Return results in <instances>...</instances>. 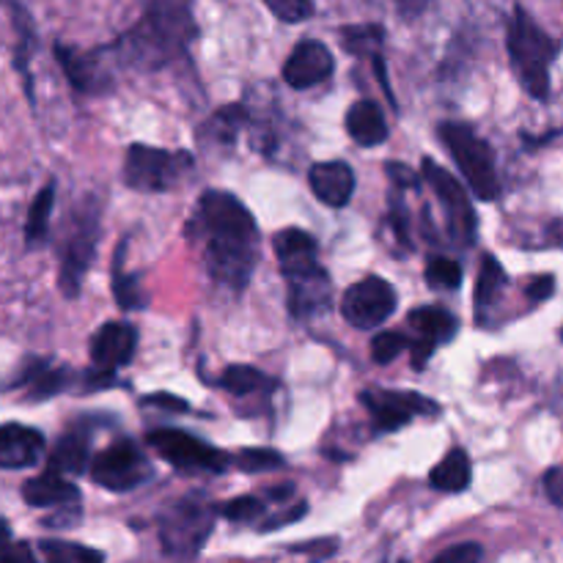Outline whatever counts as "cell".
<instances>
[{
    "instance_id": "cell-14",
    "label": "cell",
    "mask_w": 563,
    "mask_h": 563,
    "mask_svg": "<svg viewBox=\"0 0 563 563\" xmlns=\"http://www.w3.org/2000/svg\"><path fill=\"white\" fill-rule=\"evenodd\" d=\"M286 280V306L289 313L300 322L319 317L330 308L333 300V280L330 273L319 262L306 264V267H297L284 273Z\"/></svg>"
},
{
    "instance_id": "cell-24",
    "label": "cell",
    "mask_w": 563,
    "mask_h": 563,
    "mask_svg": "<svg viewBox=\"0 0 563 563\" xmlns=\"http://www.w3.org/2000/svg\"><path fill=\"white\" fill-rule=\"evenodd\" d=\"M273 251L275 256H278L280 273H289V269L319 262V245L317 240H313V234L306 229H297V225L280 229L278 234L273 236Z\"/></svg>"
},
{
    "instance_id": "cell-21",
    "label": "cell",
    "mask_w": 563,
    "mask_h": 563,
    "mask_svg": "<svg viewBox=\"0 0 563 563\" xmlns=\"http://www.w3.org/2000/svg\"><path fill=\"white\" fill-rule=\"evenodd\" d=\"M44 456V434L22 423L0 427V467L3 471H27Z\"/></svg>"
},
{
    "instance_id": "cell-44",
    "label": "cell",
    "mask_w": 563,
    "mask_h": 563,
    "mask_svg": "<svg viewBox=\"0 0 563 563\" xmlns=\"http://www.w3.org/2000/svg\"><path fill=\"white\" fill-rule=\"evenodd\" d=\"M555 291V275H537V278L528 280L526 297L531 302H544L550 300Z\"/></svg>"
},
{
    "instance_id": "cell-46",
    "label": "cell",
    "mask_w": 563,
    "mask_h": 563,
    "mask_svg": "<svg viewBox=\"0 0 563 563\" xmlns=\"http://www.w3.org/2000/svg\"><path fill=\"white\" fill-rule=\"evenodd\" d=\"M394 5L405 20H418L432 5V0H394Z\"/></svg>"
},
{
    "instance_id": "cell-10",
    "label": "cell",
    "mask_w": 563,
    "mask_h": 563,
    "mask_svg": "<svg viewBox=\"0 0 563 563\" xmlns=\"http://www.w3.org/2000/svg\"><path fill=\"white\" fill-rule=\"evenodd\" d=\"M421 174L429 181V187L434 190L438 201L445 209V225H449V236L462 247H471L476 242L478 234V218L476 209H473L471 196L462 187V181L451 174L449 168H443L440 163H434L432 157L421 159Z\"/></svg>"
},
{
    "instance_id": "cell-28",
    "label": "cell",
    "mask_w": 563,
    "mask_h": 563,
    "mask_svg": "<svg viewBox=\"0 0 563 563\" xmlns=\"http://www.w3.org/2000/svg\"><path fill=\"white\" fill-rule=\"evenodd\" d=\"M471 482L473 465L465 449H451L449 454H445V460L440 462V465H434L432 473H429V487L445 495L465 493V489L471 487Z\"/></svg>"
},
{
    "instance_id": "cell-38",
    "label": "cell",
    "mask_w": 563,
    "mask_h": 563,
    "mask_svg": "<svg viewBox=\"0 0 563 563\" xmlns=\"http://www.w3.org/2000/svg\"><path fill=\"white\" fill-rule=\"evenodd\" d=\"M262 3L267 5L275 20L286 22V25H300V22L311 20L317 11L313 0H262Z\"/></svg>"
},
{
    "instance_id": "cell-8",
    "label": "cell",
    "mask_w": 563,
    "mask_h": 563,
    "mask_svg": "<svg viewBox=\"0 0 563 563\" xmlns=\"http://www.w3.org/2000/svg\"><path fill=\"white\" fill-rule=\"evenodd\" d=\"M146 443L163 462L179 473H225L234 467V454L214 449L207 440L185 432V429H152Z\"/></svg>"
},
{
    "instance_id": "cell-22",
    "label": "cell",
    "mask_w": 563,
    "mask_h": 563,
    "mask_svg": "<svg viewBox=\"0 0 563 563\" xmlns=\"http://www.w3.org/2000/svg\"><path fill=\"white\" fill-rule=\"evenodd\" d=\"M253 124V113L247 104L231 102L225 108L214 110L207 121H203L201 130L196 132V137L207 146H234L240 132L245 126Z\"/></svg>"
},
{
    "instance_id": "cell-32",
    "label": "cell",
    "mask_w": 563,
    "mask_h": 563,
    "mask_svg": "<svg viewBox=\"0 0 563 563\" xmlns=\"http://www.w3.org/2000/svg\"><path fill=\"white\" fill-rule=\"evenodd\" d=\"M9 11H11V22H14L16 27V49H14V64L16 69H20V75L25 77V88H27V97L33 99V86H31V69H27V64H31V47H33V22L31 16H27V11L22 9L20 3H14V0H9Z\"/></svg>"
},
{
    "instance_id": "cell-13",
    "label": "cell",
    "mask_w": 563,
    "mask_h": 563,
    "mask_svg": "<svg viewBox=\"0 0 563 563\" xmlns=\"http://www.w3.org/2000/svg\"><path fill=\"white\" fill-rule=\"evenodd\" d=\"M399 308V295L379 275H366L352 284L341 297V317L357 330H374L388 322Z\"/></svg>"
},
{
    "instance_id": "cell-49",
    "label": "cell",
    "mask_w": 563,
    "mask_h": 563,
    "mask_svg": "<svg viewBox=\"0 0 563 563\" xmlns=\"http://www.w3.org/2000/svg\"><path fill=\"white\" fill-rule=\"evenodd\" d=\"M291 495H295V484H278V487H269L267 493H264V498L273 500V504H284Z\"/></svg>"
},
{
    "instance_id": "cell-42",
    "label": "cell",
    "mask_w": 563,
    "mask_h": 563,
    "mask_svg": "<svg viewBox=\"0 0 563 563\" xmlns=\"http://www.w3.org/2000/svg\"><path fill=\"white\" fill-rule=\"evenodd\" d=\"M385 174H388V179L394 181V187H401V190H407V187H418L421 185V176H423V174L418 176L410 165L394 163V159H390V163H385Z\"/></svg>"
},
{
    "instance_id": "cell-18",
    "label": "cell",
    "mask_w": 563,
    "mask_h": 563,
    "mask_svg": "<svg viewBox=\"0 0 563 563\" xmlns=\"http://www.w3.org/2000/svg\"><path fill=\"white\" fill-rule=\"evenodd\" d=\"M137 352V328L130 322H104L88 341V355L99 368H119L130 366Z\"/></svg>"
},
{
    "instance_id": "cell-2",
    "label": "cell",
    "mask_w": 563,
    "mask_h": 563,
    "mask_svg": "<svg viewBox=\"0 0 563 563\" xmlns=\"http://www.w3.org/2000/svg\"><path fill=\"white\" fill-rule=\"evenodd\" d=\"M198 33L201 27L192 0H148L135 25L121 33L110 47L121 66L152 75L185 58Z\"/></svg>"
},
{
    "instance_id": "cell-30",
    "label": "cell",
    "mask_w": 563,
    "mask_h": 563,
    "mask_svg": "<svg viewBox=\"0 0 563 563\" xmlns=\"http://www.w3.org/2000/svg\"><path fill=\"white\" fill-rule=\"evenodd\" d=\"M53 209H55V179H49L47 185L36 192V198L31 201V207H27L25 229H22L27 247H38L47 242Z\"/></svg>"
},
{
    "instance_id": "cell-40",
    "label": "cell",
    "mask_w": 563,
    "mask_h": 563,
    "mask_svg": "<svg viewBox=\"0 0 563 563\" xmlns=\"http://www.w3.org/2000/svg\"><path fill=\"white\" fill-rule=\"evenodd\" d=\"M484 559V548L476 542H462L454 544V548L443 550V553L434 555L438 563H471V561H482Z\"/></svg>"
},
{
    "instance_id": "cell-25",
    "label": "cell",
    "mask_w": 563,
    "mask_h": 563,
    "mask_svg": "<svg viewBox=\"0 0 563 563\" xmlns=\"http://www.w3.org/2000/svg\"><path fill=\"white\" fill-rule=\"evenodd\" d=\"M346 132L357 146H379L388 141V121H385L383 110L372 99H361L346 110Z\"/></svg>"
},
{
    "instance_id": "cell-34",
    "label": "cell",
    "mask_w": 563,
    "mask_h": 563,
    "mask_svg": "<svg viewBox=\"0 0 563 563\" xmlns=\"http://www.w3.org/2000/svg\"><path fill=\"white\" fill-rule=\"evenodd\" d=\"M38 550L49 563H99L104 555L99 550L77 542H38Z\"/></svg>"
},
{
    "instance_id": "cell-29",
    "label": "cell",
    "mask_w": 563,
    "mask_h": 563,
    "mask_svg": "<svg viewBox=\"0 0 563 563\" xmlns=\"http://www.w3.org/2000/svg\"><path fill=\"white\" fill-rule=\"evenodd\" d=\"M130 245V236L121 240L113 256V273H110V286H113V297L119 302L121 311H141L146 308V295L141 289V278L135 273H124V251Z\"/></svg>"
},
{
    "instance_id": "cell-17",
    "label": "cell",
    "mask_w": 563,
    "mask_h": 563,
    "mask_svg": "<svg viewBox=\"0 0 563 563\" xmlns=\"http://www.w3.org/2000/svg\"><path fill=\"white\" fill-rule=\"evenodd\" d=\"M77 374H71L66 366L47 361V357H25L20 363V372L11 379L5 390H22L25 401H44L53 396L64 394Z\"/></svg>"
},
{
    "instance_id": "cell-41",
    "label": "cell",
    "mask_w": 563,
    "mask_h": 563,
    "mask_svg": "<svg viewBox=\"0 0 563 563\" xmlns=\"http://www.w3.org/2000/svg\"><path fill=\"white\" fill-rule=\"evenodd\" d=\"M308 515V504L306 500H300V504L291 506L289 511H280V515H275L269 522H262V526L256 528L258 533H269V531H278V528H286V526H295V522H300L302 517Z\"/></svg>"
},
{
    "instance_id": "cell-35",
    "label": "cell",
    "mask_w": 563,
    "mask_h": 563,
    "mask_svg": "<svg viewBox=\"0 0 563 563\" xmlns=\"http://www.w3.org/2000/svg\"><path fill=\"white\" fill-rule=\"evenodd\" d=\"M220 515L229 522H236V526H251V522L264 520L267 515V500L256 498V495H240V498H231L229 504L220 506Z\"/></svg>"
},
{
    "instance_id": "cell-7",
    "label": "cell",
    "mask_w": 563,
    "mask_h": 563,
    "mask_svg": "<svg viewBox=\"0 0 563 563\" xmlns=\"http://www.w3.org/2000/svg\"><path fill=\"white\" fill-rule=\"evenodd\" d=\"M190 168V152H168V148L146 146V143H130L121 179L130 190L137 192H168L185 179Z\"/></svg>"
},
{
    "instance_id": "cell-23",
    "label": "cell",
    "mask_w": 563,
    "mask_h": 563,
    "mask_svg": "<svg viewBox=\"0 0 563 563\" xmlns=\"http://www.w3.org/2000/svg\"><path fill=\"white\" fill-rule=\"evenodd\" d=\"M47 465L66 473V476L88 473V467H91V429L75 427L60 434L53 454L47 456Z\"/></svg>"
},
{
    "instance_id": "cell-43",
    "label": "cell",
    "mask_w": 563,
    "mask_h": 563,
    "mask_svg": "<svg viewBox=\"0 0 563 563\" xmlns=\"http://www.w3.org/2000/svg\"><path fill=\"white\" fill-rule=\"evenodd\" d=\"M143 407H154V410H168V412H190V405L185 399L174 394H154V396H143L141 399Z\"/></svg>"
},
{
    "instance_id": "cell-31",
    "label": "cell",
    "mask_w": 563,
    "mask_h": 563,
    "mask_svg": "<svg viewBox=\"0 0 563 563\" xmlns=\"http://www.w3.org/2000/svg\"><path fill=\"white\" fill-rule=\"evenodd\" d=\"M341 47L346 53L357 55V58H368L383 53L385 44V27L379 22H363V25H344L339 31Z\"/></svg>"
},
{
    "instance_id": "cell-26",
    "label": "cell",
    "mask_w": 563,
    "mask_h": 563,
    "mask_svg": "<svg viewBox=\"0 0 563 563\" xmlns=\"http://www.w3.org/2000/svg\"><path fill=\"white\" fill-rule=\"evenodd\" d=\"M509 286V273L504 269V264L493 256V253H484L482 264H478V278H476V319L478 324H484L489 319V311L498 302L500 291Z\"/></svg>"
},
{
    "instance_id": "cell-3",
    "label": "cell",
    "mask_w": 563,
    "mask_h": 563,
    "mask_svg": "<svg viewBox=\"0 0 563 563\" xmlns=\"http://www.w3.org/2000/svg\"><path fill=\"white\" fill-rule=\"evenodd\" d=\"M506 49H509L511 71L517 75L520 86L526 88L528 97L544 102L550 97V66H553L555 55L561 53V42H555L533 20L531 11H526V5L517 3L509 22Z\"/></svg>"
},
{
    "instance_id": "cell-12",
    "label": "cell",
    "mask_w": 563,
    "mask_h": 563,
    "mask_svg": "<svg viewBox=\"0 0 563 563\" xmlns=\"http://www.w3.org/2000/svg\"><path fill=\"white\" fill-rule=\"evenodd\" d=\"M361 405L366 407L372 416V427L379 434H390L405 429L421 416H438L440 405L438 401L427 399L412 390H388V388H366L361 396Z\"/></svg>"
},
{
    "instance_id": "cell-15",
    "label": "cell",
    "mask_w": 563,
    "mask_h": 563,
    "mask_svg": "<svg viewBox=\"0 0 563 563\" xmlns=\"http://www.w3.org/2000/svg\"><path fill=\"white\" fill-rule=\"evenodd\" d=\"M410 328L416 330V339L410 344V363L416 372H423L432 361L438 346L451 344L460 333V319L443 306H421L407 317Z\"/></svg>"
},
{
    "instance_id": "cell-50",
    "label": "cell",
    "mask_w": 563,
    "mask_h": 563,
    "mask_svg": "<svg viewBox=\"0 0 563 563\" xmlns=\"http://www.w3.org/2000/svg\"><path fill=\"white\" fill-rule=\"evenodd\" d=\"M544 242H548L550 247H563V218L553 220V223L544 229Z\"/></svg>"
},
{
    "instance_id": "cell-47",
    "label": "cell",
    "mask_w": 563,
    "mask_h": 563,
    "mask_svg": "<svg viewBox=\"0 0 563 563\" xmlns=\"http://www.w3.org/2000/svg\"><path fill=\"white\" fill-rule=\"evenodd\" d=\"M372 64H374V71H377V80H379V86H383L385 97H388V102L394 104V108H396V93H394V88H390V80H388V69H385L383 53H379V55H374V58H372Z\"/></svg>"
},
{
    "instance_id": "cell-37",
    "label": "cell",
    "mask_w": 563,
    "mask_h": 563,
    "mask_svg": "<svg viewBox=\"0 0 563 563\" xmlns=\"http://www.w3.org/2000/svg\"><path fill=\"white\" fill-rule=\"evenodd\" d=\"M284 465L286 460L275 449H242L240 454H234V467H240L242 473H269L280 471Z\"/></svg>"
},
{
    "instance_id": "cell-16",
    "label": "cell",
    "mask_w": 563,
    "mask_h": 563,
    "mask_svg": "<svg viewBox=\"0 0 563 563\" xmlns=\"http://www.w3.org/2000/svg\"><path fill=\"white\" fill-rule=\"evenodd\" d=\"M335 71V58L330 47L319 38H302L295 44V49L286 58L280 77L295 91H308V88L319 86V82L330 80Z\"/></svg>"
},
{
    "instance_id": "cell-48",
    "label": "cell",
    "mask_w": 563,
    "mask_h": 563,
    "mask_svg": "<svg viewBox=\"0 0 563 563\" xmlns=\"http://www.w3.org/2000/svg\"><path fill=\"white\" fill-rule=\"evenodd\" d=\"M22 561H33V553L27 550V544L9 542V550H5V563H22Z\"/></svg>"
},
{
    "instance_id": "cell-45",
    "label": "cell",
    "mask_w": 563,
    "mask_h": 563,
    "mask_svg": "<svg viewBox=\"0 0 563 563\" xmlns=\"http://www.w3.org/2000/svg\"><path fill=\"white\" fill-rule=\"evenodd\" d=\"M542 484H544V493H548L550 504L563 509V467H550V471L544 473Z\"/></svg>"
},
{
    "instance_id": "cell-27",
    "label": "cell",
    "mask_w": 563,
    "mask_h": 563,
    "mask_svg": "<svg viewBox=\"0 0 563 563\" xmlns=\"http://www.w3.org/2000/svg\"><path fill=\"white\" fill-rule=\"evenodd\" d=\"M209 383H212L214 388L225 390V394L236 396V399H242V396L264 394V390H275L280 385L275 377L258 372L256 366H245V363H234V366L220 372L218 377L209 379Z\"/></svg>"
},
{
    "instance_id": "cell-4",
    "label": "cell",
    "mask_w": 563,
    "mask_h": 563,
    "mask_svg": "<svg viewBox=\"0 0 563 563\" xmlns=\"http://www.w3.org/2000/svg\"><path fill=\"white\" fill-rule=\"evenodd\" d=\"M102 207L97 198L86 196L77 207H71L69 218L64 220V234H60L58 251V286L66 300H75L82 291V278L93 267L97 258L99 236H102Z\"/></svg>"
},
{
    "instance_id": "cell-33",
    "label": "cell",
    "mask_w": 563,
    "mask_h": 563,
    "mask_svg": "<svg viewBox=\"0 0 563 563\" xmlns=\"http://www.w3.org/2000/svg\"><path fill=\"white\" fill-rule=\"evenodd\" d=\"M423 278L438 291H456L462 286V264L449 256H432L423 269Z\"/></svg>"
},
{
    "instance_id": "cell-39",
    "label": "cell",
    "mask_w": 563,
    "mask_h": 563,
    "mask_svg": "<svg viewBox=\"0 0 563 563\" xmlns=\"http://www.w3.org/2000/svg\"><path fill=\"white\" fill-rule=\"evenodd\" d=\"M399 196L390 198V229H394L396 240L401 242L405 251H412V240H410V218H407V207L401 201V187H396Z\"/></svg>"
},
{
    "instance_id": "cell-20",
    "label": "cell",
    "mask_w": 563,
    "mask_h": 563,
    "mask_svg": "<svg viewBox=\"0 0 563 563\" xmlns=\"http://www.w3.org/2000/svg\"><path fill=\"white\" fill-rule=\"evenodd\" d=\"M308 185L313 196L330 209H344L355 196V170L344 159H330V163H317L308 170Z\"/></svg>"
},
{
    "instance_id": "cell-36",
    "label": "cell",
    "mask_w": 563,
    "mask_h": 563,
    "mask_svg": "<svg viewBox=\"0 0 563 563\" xmlns=\"http://www.w3.org/2000/svg\"><path fill=\"white\" fill-rule=\"evenodd\" d=\"M410 344L412 339H407L399 330H383V333H377L372 339V361L377 363V366H388V363H394L401 352L410 350Z\"/></svg>"
},
{
    "instance_id": "cell-9",
    "label": "cell",
    "mask_w": 563,
    "mask_h": 563,
    "mask_svg": "<svg viewBox=\"0 0 563 563\" xmlns=\"http://www.w3.org/2000/svg\"><path fill=\"white\" fill-rule=\"evenodd\" d=\"M88 476H91V482L97 484V487L121 495L132 493V489L152 482L154 465L148 462V456L143 454L141 445L121 438L93 456L91 467H88Z\"/></svg>"
},
{
    "instance_id": "cell-6",
    "label": "cell",
    "mask_w": 563,
    "mask_h": 563,
    "mask_svg": "<svg viewBox=\"0 0 563 563\" xmlns=\"http://www.w3.org/2000/svg\"><path fill=\"white\" fill-rule=\"evenodd\" d=\"M438 137L449 148L451 159L462 170L476 198L495 201L500 196V176L493 146L465 121H443L438 126Z\"/></svg>"
},
{
    "instance_id": "cell-11",
    "label": "cell",
    "mask_w": 563,
    "mask_h": 563,
    "mask_svg": "<svg viewBox=\"0 0 563 563\" xmlns=\"http://www.w3.org/2000/svg\"><path fill=\"white\" fill-rule=\"evenodd\" d=\"M55 60L64 69L66 80L75 88L77 93H86V97H102L113 88V66H121L115 58L113 47L104 44V47H91V49H77L69 44H55L53 47Z\"/></svg>"
},
{
    "instance_id": "cell-19",
    "label": "cell",
    "mask_w": 563,
    "mask_h": 563,
    "mask_svg": "<svg viewBox=\"0 0 563 563\" xmlns=\"http://www.w3.org/2000/svg\"><path fill=\"white\" fill-rule=\"evenodd\" d=\"M22 500H25L31 509H71V506H80V487L71 484L66 478V473L55 471V467H44L42 476L27 478L22 484Z\"/></svg>"
},
{
    "instance_id": "cell-5",
    "label": "cell",
    "mask_w": 563,
    "mask_h": 563,
    "mask_svg": "<svg viewBox=\"0 0 563 563\" xmlns=\"http://www.w3.org/2000/svg\"><path fill=\"white\" fill-rule=\"evenodd\" d=\"M220 517V506L207 500V495H185L159 515L157 537L159 548L168 559L192 561L201 555L203 544L212 537L214 520Z\"/></svg>"
},
{
    "instance_id": "cell-1",
    "label": "cell",
    "mask_w": 563,
    "mask_h": 563,
    "mask_svg": "<svg viewBox=\"0 0 563 563\" xmlns=\"http://www.w3.org/2000/svg\"><path fill=\"white\" fill-rule=\"evenodd\" d=\"M185 234L198 247L209 278L234 295L247 289L258 264V225L251 209L225 190H203Z\"/></svg>"
}]
</instances>
